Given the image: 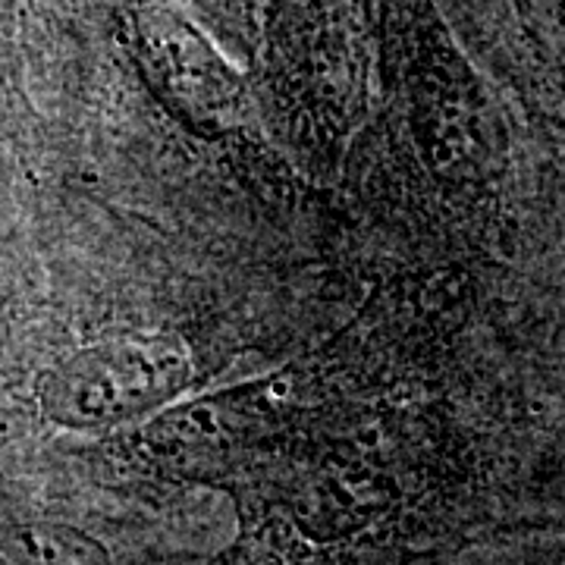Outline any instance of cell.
I'll return each instance as SVG.
<instances>
[{"label": "cell", "mask_w": 565, "mask_h": 565, "mask_svg": "<svg viewBox=\"0 0 565 565\" xmlns=\"http://www.w3.org/2000/svg\"><path fill=\"white\" fill-rule=\"evenodd\" d=\"M192 377V345L177 333H117L51 364L39 381V405L66 430H107L163 408Z\"/></svg>", "instance_id": "6da1fadb"}, {"label": "cell", "mask_w": 565, "mask_h": 565, "mask_svg": "<svg viewBox=\"0 0 565 565\" xmlns=\"http://www.w3.org/2000/svg\"><path fill=\"white\" fill-rule=\"evenodd\" d=\"M126 32L145 73L163 98L189 107L195 120L233 117L243 104V82L207 44L202 32L163 0L126 7Z\"/></svg>", "instance_id": "7a4b0ae2"}, {"label": "cell", "mask_w": 565, "mask_h": 565, "mask_svg": "<svg viewBox=\"0 0 565 565\" xmlns=\"http://www.w3.org/2000/svg\"><path fill=\"white\" fill-rule=\"evenodd\" d=\"M7 565H110V553L92 534L61 522H29L10 531Z\"/></svg>", "instance_id": "3957f363"}]
</instances>
